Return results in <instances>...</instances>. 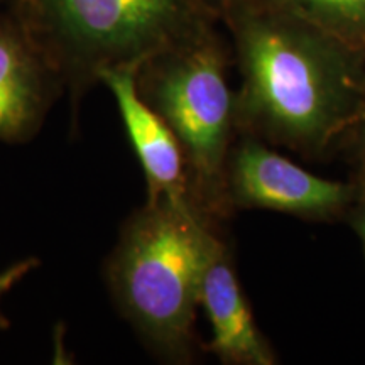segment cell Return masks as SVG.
<instances>
[{
	"label": "cell",
	"instance_id": "cell-11",
	"mask_svg": "<svg viewBox=\"0 0 365 365\" xmlns=\"http://www.w3.org/2000/svg\"><path fill=\"white\" fill-rule=\"evenodd\" d=\"M354 182L355 196L345 218L350 222V227H352L355 234H357L365 255V176L355 173Z\"/></svg>",
	"mask_w": 365,
	"mask_h": 365
},
{
	"label": "cell",
	"instance_id": "cell-13",
	"mask_svg": "<svg viewBox=\"0 0 365 365\" xmlns=\"http://www.w3.org/2000/svg\"><path fill=\"white\" fill-rule=\"evenodd\" d=\"M230 2L232 0H203L205 7L208 9L210 14H212L217 21L222 19L223 14L227 11V7L230 6Z\"/></svg>",
	"mask_w": 365,
	"mask_h": 365
},
{
	"label": "cell",
	"instance_id": "cell-7",
	"mask_svg": "<svg viewBox=\"0 0 365 365\" xmlns=\"http://www.w3.org/2000/svg\"><path fill=\"white\" fill-rule=\"evenodd\" d=\"M200 308L210 325L207 350L225 365H276L272 350L252 314L237 276L232 249L220 240L205 269Z\"/></svg>",
	"mask_w": 365,
	"mask_h": 365
},
{
	"label": "cell",
	"instance_id": "cell-10",
	"mask_svg": "<svg viewBox=\"0 0 365 365\" xmlns=\"http://www.w3.org/2000/svg\"><path fill=\"white\" fill-rule=\"evenodd\" d=\"M39 266H41V259L26 257L11 264L7 269H4V271L0 272V303H2V298L12 289L14 286L19 284L27 274H31ZM9 327H11V322H9L6 314L0 312V330H7Z\"/></svg>",
	"mask_w": 365,
	"mask_h": 365
},
{
	"label": "cell",
	"instance_id": "cell-12",
	"mask_svg": "<svg viewBox=\"0 0 365 365\" xmlns=\"http://www.w3.org/2000/svg\"><path fill=\"white\" fill-rule=\"evenodd\" d=\"M352 143V154L357 163V175L365 176V118L344 137Z\"/></svg>",
	"mask_w": 365,
	"mask_h": 365
},
{
	"label": "cell",
	"instance_id": "cell-1",
	"mask_svg": "<svg viewBox=\"0 0 365 365\" xmlns=\"http://www.w3.org/2000/svg\"><path fill=\"white\" fill-rule=\"evenodd\" d=\"M235 130L322 158L365 118V53L267 0H232Z\"/></svg>",
	"mask_w": 365,
	"mask_h": 365
},
{
	"label": "cell",
	"instance_id": "cell-2",
	"mask_svg": "<svg viewBox=\"0 0 365 365\" xmlns=\"http://www.w3.org/2000/svg\"><path fill=\"white\" fill-rule=\"evenodd\" d=\"M220 240L217 223L193 203L168 198L145 200L122 223L105 281L118 313L159 360L195 359L200 287Z\"/></svg>",
	"mask_w": 365,
	"mask_h": 365
},
{
	"label": "cell",
	"instance_id": "cell-3",
	"mask_svg": "<svg viewBox=\"0 0 365 365\" xmlns=\"http://www.w3.org/2000/svg\"><path fill=\"white\" fill-rule=\"evenodd\" d=\"M70 97L73 118L100 76L145 59L215 24L203 0H6Z\"/></svg>",
	"mask_w": 365,
	"mask_h": 365
},
{
	"label": "cell",
	"instance_id": "cell-8",
	"mask_svg": "<svg viewBox=\"0 0 365 365\" xmlns=\"http://www.w3.org/2000/svg\"><path fill=\"white\" fill-rule=\"evenodd\" d=\"M135 71L137 68L107 70L100 76V83L110 90L115 100L127 137L144 171L148 200L191 203L181 145L163 117L140 97Z\"/></svg>",
	"mask_w": 365,
	"mask_h": 365
},
{
	"label": "cell",
	"instance_id": "cell-6",
	"mask_svg": "<svg viewBox=\"0 0 365 365\" xmlns=\"http://www.w3.org/2000/svg\"><path fill=\"white\" fill-rule=\"evenodd\" d=\"M65 85L19 22L0 11V143L38 135Z\"/></svg>",
	"mask_w": 365,
	"mask_h": 365
},
{
	"label": "cell",
	"instance_id": "cell-9",
	"mask_svg": "<svg viewBox=\"0 0 365 365\" xmlns=\"http://www.w3.org/2000/svg\"><path fill=\"white\" fill-rule=\"evenodd\" d=\"M365 53V0H267Z\"/></svg>",
	"mask_w": 365,
	"mask_h": 365
},
{
	"label": "cell",
	"instance_id": "cell-4",
	"mask_svg": "<svg viewBox=\"0 0 365 365\" xmlns=\"http://www.w3.org/2000/svg\"><path fill=\"white\" fill-rule=\"evenodd\" d=\"M227 61L225 46L212 24L145 59L135 71L140 97L181 145L191 203L217 225L232 213L225 173L237 135Z\"/></svg>",
	"mask_w": 365,
	"mask_h": 365
},
{
	"label": "cell",
	"instance_id": "cell-5",
	"mask_svg": "<svg viewBox=\"0 0 365 365\" xmlns=\"http://www.w3.org/2000/svg\"><path fill=\"white\" fill-rule=\"evenodd\" d=\"M227 198L234 210H271L312 222L345 218L354 180L319 178L252 135L237 134L227 161Z\"/></svg>",
	"mask_w": 365,
	"mask_h": 365
}]
</instances>
